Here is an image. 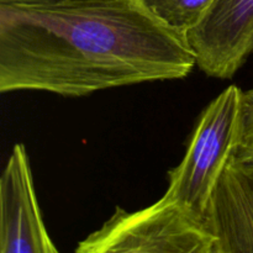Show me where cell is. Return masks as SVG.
I'll use <instances>...</instances> for the list:
<instances>
[{
  "instance_id": "obj_2",
  "label": "cell",
  "mask_w": 253,
  "mask_h": 253,
  "mask_svg": "<svg viewBox=\"0 0 253 253\" xmlns=\"http://www.w3.org/2000/svg\"><path fill=\"white\" fill-rule=\"evenodd\" d=\"M244 91L230 85L200 115L182 162L169 172L165 193L207 222V212L225 167L242 138Z\"/></svg>"
},
{
  "instance_id": "obj_5",
  "label": "cell",
  "mask_w": 253,
  "mask_h": 253,
  "mask_svg": "<svg viewBox=\"0 0 253 253\" xmlns=\"http://www.w3.org/2000/svg\"><path fill=\"white\" fill-rule=\"evenodd\" d=\"M42 219L22 143L12 147L0 178V253H57Z\"/></svg>"
},
{
  "instance_id": "obj_1",
  "label": "cell",
  "mask_w": 253,
  "mask_h": 253,
  "mask_svg": "<svg viewBox=\"0 0 253 253\" xmlns=\"http://www.w3.org/2000/svg\"><path fill=\"white\" fill-rule=\"evenodd\" d=\"M185 37L143 0L0 1V91L85 96L189 76Z\"/></svg>"
},
{
  "instance_id": "obj_9",
  "label": "cell",
  "mask_w": 253,
  "mask_h": 253,
  "mask_svg": "<svg viewBox=\"0 0 253 253\" xmlns=\"http://www.w3.org/2000/svg\"><path fill=\"white\" fill-rule=\"evenodd\" d=\"M244 121L245 123L253 121V89L244 91Z\"/></svg>"
},
{
  "instance_id": "obj_7",
  "label": "cell",
  "mask_w": 253,
  "mask_h": 253,
  "mask_svg": "<svg viewBox=\"0 0 253 253\" xmlns=\"http://www.w3.org/2000/svg\"><path fill=\"white\" fill-rule=\"evenodd\" d=\"M211 1L212 0H166L151 10L184 35L199 21Z\"/></svg>"
},
{
  "instance_id": "obj_4",
  "label": "cell",
  "mask_w": 253,
  "mask_h": 253,
  "mask_svg": "<svg viewBox=\"0 0 253 253\" xmlns=\"http://www.w3.org/2000/svg\"><path fill=\"white\" fill-rule=\"evenodd\" d=\"M184 37L205 74L232 78L253 53V0H212Z\"/></svg>"
},
{
  "instance_id": "obj_10",
  "label": "cell",
  "mask_w": 253,
  "mask_h": 253,
  "mask_svg": "<svg viewBox=\"0 0 253 253\" xmlns=\"http://www.w3.org/2000/svg\"><path fill=\"white\" fill-rule=\"evenodd\" d=\"M0 1H37V0H0Z\"/></svg>"
},
{
  "instance_id": "obj_3",
  "label": "cell",
  "mask_w": 253,
  "mask_h": 253,
  "mask_svg": "<svg viewBox=\"0 0 253 253\" xmlns=\"http://www.w3.org/2000/svg\"><path fill=\"white\" fill-rule=\"evenodd\" d=\"M205 220L168 195L137 211L116 208L77 253H215Z\"/></svg>"
},
{
  "instance_id": "obj_6",
  "label": "cell",
  "mask_w": 253,
  "mask_h": 253,
  "mask_svg": "<svg viewBox=\"0 0 253 253\" xmlns=\"http://www.w3.org/2000/svg\"><path fill=\"white\" fill-rule=\"evenodd\" d=\"M215 253H253V160L232 156L207 212Z\"/></svg>"
},
{
  "instance_id": "obj_8",
  "label": "cell",
  "mask_w": 253,
  "mask_h": 253,
  "mask_svg": "<svg viewBox=\"0 0 253 253\" xmlns=\"http://www.w3.org/2000/svg\"><path fill=\"white\" fill-rule=\"evenodd\" d=\"M234 157L239 161L253 160V121L242 124V138L234 153Z\"/></svg>"
}]
</instances>
